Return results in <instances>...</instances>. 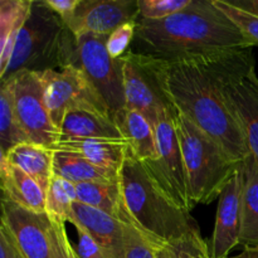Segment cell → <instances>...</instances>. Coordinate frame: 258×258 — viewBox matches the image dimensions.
I'll list each match as a JSON object with an SVG mask.
<instances>
[{
    "instance_id": "obj_3",
    "label": "cell",
    "mask_w": 258,
    "mask_h": 258,
    "mask_svg": "<svg viewBox=\"0 0 258 258\" xmlns=\"http://www.w3.org/2000/svg\"><path fill=\"white\" fill-rule=\"evenodd\" d=\"M120 185L125 224L134 227L155 248L203 238L190 212L175 203L131 154L120 171Z\"/></svg>"
},
{
    "instance_id": "obj_27",
    "label": "cell",
    "mask_w": 258,
    "mask_h": 258,
    "mask_svg": "<svg viewBox=\"0 0 258 258\" xmlns=\"http://www.w3.org/2000/svg\"><path fill=\"white\" fill-rule=\"evenodd\" d=\"M216 7L224 13L229 20L234 23L241 30L252 47H258V15L246 9L237 7L232 2L226 0H213Z\"/></svg>"
},
{
    "instance_id": "obj_22",
    "label": "cell",
    "mask_w": 258,
    "mask_h": 258,
    "mask_svg": "<svg viewBox=\"0 0 258 258\" xmlns=\"http://www.w3.org/2000/svg\"><path fill=\"white\" fill-rule=\"evenodd\" d=\"M33 0H2L0 2V77L5 73L18 35L32 10Z\"/></svg>"
},
{
    "instance_id": "obj_24",
    "label": "cell",
    "mask_w": 258,
    "mask_h": 258,
    "mask_svg": "<svg viewBox=\"0 0 258 258\" xmlns=\"http://www.w3.org/2000/svg\"><path fill=\"white\" fill-rule=\"evenodd\" d=\"M77 202L98 209L125 224L126 211L120 183H82L76 185Z\"/></svg>"
},
{
    "instance_id": "obj_25",
    "label": "cell",
    "mask_w": 258,
    "mask_h": 258,
    "mask_svg": "<svg viewBox=\"0 0 258 258\" xmlns=\"http://www.w3.org/2000/svg\"><path fill=\"white\" fill-rule=\"evenodd\" d=\"M30 143L17 116L13 80L0 86V154H8L20 144Z\"/></svg>"
},
{
    "instance_id": "obj_26",
    "label": "cell",
    "mask_w": 258,
    "mask_h": 258,
    "mask_svg": "<svg viewBox=\"0 0 258 258\" xmlns=\"http://www.w3.org/2000/svg\"><path fill=\"white\" fill-rule=\"evenodd\" d=\"M77 202L76 184L53 175L47 190V214L62 222H71L73 218V206Z\"/></svg>"
},
{
    "instance_id": "obj_7",
    "label": "cell",
    "mask_w": 258,
    "mask_h": 258,
    "mask_svg": "<svg viewBox=\"0 0 258 258\" xmlns=\"http://www.w3.org/2000/svg\"><path fill=\"white\" fill-rule=\"evenodd\" d=\"M122 59L125 110L139 111L155 125L161 115L175 110L164 91L155 57L128 50Z\"/></svg>"
},
{
    "instance_id": "obj_2",
    "label": "cell",
    "mask_w": 258,
    "mask_h": 258,
    "mask_svg": "<svg viewBox=\"0 0 258 258\" xmlns=\"http://www.w3.org/2000/svg\"><path fill=\"white\" fill-rule=\"evenodd\" d=\"M136 39L145 53L161 59L253 48L213 0H191L188 8L161 20L139 18Z\"/></svg>"
},
{
    "instance_id": "obj_38",
    "label": "cell",
    "mask_w": 258,
    "mask_h": 258,
    "mask_svg": "<svg viewBox=\"0 0 258 258\" xmlns=\"http://www.w3.org/2000/svg\"><path fill=\"white\" fill-rule=\"evenodd\" d=\"M228 258H258V247H244L243 251Z\"/></svg>"
},
{
    "instance_id": "obj_19",
    "label": "cell",
    "mask_w": 258,
    "mask_h": 258,
    "mask_svg": "<svg viewBox=\"0 0 258 258\" xmlns=\"http://www.w3.org/2000/svg\"><path fill=\"white\" fill-rule=\"evenodd\" d=\"M116 123L128 143L131 156L141 163H149L159 158L155 128L143 113L125 110L116 118Z\"/></svg>"
},
{
    "instance_id": "obj_10",
    "label": "cell",
    "mask_w": 258,
    "mask_h": 258,
    "mask_svg": "<svg viewBox=\"0 0 258 258\" xmlns=\"http://www.w3.org/2000/svg\"><path fill=\"white\" fill-rule=\"evenodd\" d=\"M10 80L14 86L15 111L23 130L30 143L50 149L59 141L60 133L45 105L42 77L39 73L20 72Z\"/></svg>"
},
{
    "instance_id": "obj_35",
    "label": "cell",
    "mask_w": 258,
    "mask_h": 258,
    "mask_svg": "<svg viewBox=\"0 0 258 258\" xmlns=\"http://www.w3.org/2000/svg\"><path fill=\"white\" fill-rule=\"evenodd\" d=\"M0 252L2 258H23L13 242L9 232L3 224L0 226Z\"/></svg>"
},
{
    "instance_id": "obj_8",
    "label": "cell",
    "mask_w": 258,
    "mask_h": 258,
    "mask_svg": "<svg viewBox=\"0 0 258 258\" xmlns=\"http://www.w3.org/2000/svg\"><path fill=\"white\" fill-rule=\"evenodd\" d=\"M39 75L44 86L45 105L58 130L66 112L72 108H90L111 117L105 101L78 66H67Z\"/></svg>"
},
{
    "instance_id": "obj_36",
    "label": "cell",
    "mask_w": 258,
    "mask_h": 258,
    "mask_svg": "<svg viewBox=\"0 0 258 258\" xmlns=\"http://www.w3.org/2000/svg\"><path fill=\"white\" fill-rule=\"evenodd\" d=\"M236 4L237 7L246 9L248 12L253 13V14L258 15V0H239V2H232Z\"/></svg>"
},
{
    "instance_id": "obj_15",
    "label": "cell",
    "mask_w": 258,
    "mask_h": 258,
    "mask_svg": "<svg viewBox=\"0 0 258 258\" xmlns=\"http://www.w3.org/2000/svg\"><path fill=\"white\" fill-rule=\"evenodd\" d=\"M93 237L106 258H125V224L118 219L76 202L73 218Z\"/></svg>"
},
{
    "instance_id": "obj_17",
    "label": "cell",
    "mask_w": 258,
    "mask_h": 258,
    "mask_svg": "<svg viewBox=\"0 0 258 258\" xmlns=\"http://www.w3.org/2000/svg\"><path fill=\"white\" fill-rule=\"evenodd\" d=\"M3 199L37 213H47V193L28 174L13 166L7 156H0Z\"/></svg>"
},
{
    "instance_id": "obj_6",
    "label": "cell",
    "mask_w": 258,
    "mask_h": 258,
    "mask_svg": "<svg viewBox=\"0 0 258 258\" xmlns=\"http://www.w3.org/2000/svg\"><path fill=\"white\" fill-rule=\"evenodd\" d=\"M77 39L78 67L107 105L113 121L125 111L123 59H115L108 53L107 35L87 33Z\"/></svg>"
},
{
    "instance_id": "obj_31",
    "label": "cell",
    "mask_w": 258,
    "mask_h": 258,
    "mask_svg": "<svg viewBox=\"0 0 258 258\" xmlns=\"http://www.w3.org/2000/svg\"><path fill=\"white\" fill-rule=\"evenodd\" d=\"M156 249L134 227L125 224V258H155Z\"/></svg>"
},
{
    "instance_id": "obj_11",
    "label": "cell",
    "mask_w": 258,
    "mask_h": 258,
    "mask_svg": "<svg viewBox=\"0 0 258 258\" xmlns=\"http://www.w3.org/2000/svg\"><path fill=\"white\" fill-rule=\"evenodd\" d=\"M2 207V224L8 229L22 257L50 258V217L5 199H3Z\"/></svg>"
},
{
    "instance_id": "obj_23",
    "label": "cell",
    "mask_w": 258,
    "mask_h": 258,
    "mask_svg": "<svg viewBox=\"0 0 258 258\" xmlns=\"http://www.w3.org/2000/svg\"><path fill=\"white\" fill-rule=\"evenodd\" d=\"M8 161L32 176L47 193L53 178L54 151L45 146L33 143H24L15 146L8 154Z\"/></svg>"
},
{
    "instance_id": "obj_37",
    "label": "cell",
    "mask_w": 258,
    "mask_h": 258,
    "mask_svg": "<svg viewBox=\"0 0 258 258\" xmlns=\"http://www.w3.org/2000/svg\"><path fill=\"white\" fill-rule=\"evenodd\" d=\"M155 258H176L175 248L171 246L161 247V248L156 249Z\"/></svg>"
},
{
    "instance_id": "obj_12",
    "label": "cell",
    "mask_w": 258,
    "mask_h": 258,
    "mask_svg": "<svg viewBox=\"0 0 258 258\" xmlns=\"http://www.w3.org/2000/svg\"><path fill=\"white\" fill-rule=\"evenodd\" d=\"M138 19V0H81L66 24L76 38L87 33L108 37L123 23Z\"/></svg>"
},
{
    "instance_id": "obj_16",
    "label": "cell",
    "mask_w": 258,
    "mask_h": 258,
    "mask_svg": "<svg viewBox=\"0 0 258 258\" xmlns=\"http://www.w3.org/2000/svg\"><path fill=\"white\" fill-rule=\"evenodd\" d=\"M59 141L85 139L126 140L116 121L90 108H72L66 112L59 127Z\"/></svg>"
},
{
    "instance_id": "obj_18",
    "label": "cell",
    "mask_w": 258,
    "mask_h": 258,
    "mask_svg": "<svg viewBox=\"0 0 258 258\" xmlns=\"http://www.w3.org/2000/svg\"><path fill=\"white\" fill-rule=\"evenodd\" d=\"M53 151H71L82 155L95 165L120 173L130 155V146L126 140L110 139H85V140L58 141Z\"/></svg>"
},
{
    "instance_id": "obj_30",
    "label": "cell",
    "mask_w": 258,
    "mask_h": 258,
    "mask_svg": "<svg viewBox=\"0 0 258 258\" xmlns=\"http://www.w3.org/2000/svg\"><path fill=\"white\" fill-rule=\"evenodd\" d=\"M50 258H80L66 231L64 222L50 217Z\"/></svg>"
},
{
    "instance_id": "obj_33",
    "label": "cell",
    "mask_w": 258,
    "mask_h": 258,
    "mask_svg": "<svg viewBox=\"0 0 258 258\" xmlns=\"http://www.w3.org/2000/svg\"><path fill=\"white\" fill-rule=\"evenodd\" d=\"M176 258H211L209 246L203 238L198 241H189L174 247Z\"/></svg>"
},
{
    "instance_id": "obj_28",
    "label": "cell",
    "mask_w": 258,
    "mask_h": 258,
    "mask_svg": "<svg viewBox=\"0 0 258 258\" xmlns=\"http://www.w3.org/2000/svg\"><path fill=\"white\" fill-rule=\"evenodd\" d=\"M191 0H138L139 18L161 20L181 12L190 5Z\"/></svg>"
},
{
    "instance_id": "obj_5",
    "label": "cell",
    "mask_w": 258,
    "mask_h": 258,
    "mask_svg": "<svg viewBox=\"0 0 258 258\" xmlns=\"http://www.w3.org/2000/svg\"><path fill=\"white\" fill-rule=\"evenodd\" d=\"M175 122L191 206L211 204L242 163L185 116L176 112Z\"/></svg>"
},
{
    "instance_id": "obj_9",
    "label": "cell",
    "mask_w": 258,
    "mask_h": 258,
    "mask_svg": "<svg viewBox=\"0 0 258 258\" xmlns=\"http://www.w3.org/2000/svg\"><path fill=\"white\" fill-rule=\"evenodd\" d=\"M175 117L176 111L173 110L161 115L156 121L154 128L159 158L143 164L153 178L160 184L161 188L171 197V199L190 212L193 206L189 199L185 166L179 143Z\"/></svg>"
},
{
    "instance_id": "obj_13",
    "label": "cell",
    "mask_w": 258,
    "mask_h": 258,
    "mask_svg": "<svg viewBox=\"0 0 258 258\" xmlns=\"http://www.w3.org/2000/svg\"><path fill=\"white\" fill-rule=\"evenodd\" d=\"M242 194H243V173L242 168H239L237 173L229 179L219 197L216 226L209 246L211 258H228L232 249L239 244Z\"/></svg>"
},
{
    "instance_id": "obj_14",
    "label": "cell",
    "mask_w": 258,
    "mask_h": 258,
    "mask_svg": "<svg viewBox=\"0 0 258 258\" xmlns=\"http://www.w3.org/2000/svg\"><path fill=\"white\" fill-rule=\"evenodd\" d=\"M224 96L236 117L249 155L258 163V76L256 68L224 87Z\"/></svg>"
},
{
    "instance_id": "obj_32",
    "label": "cell",
    "mask_w": 258,
    "mask_h": 258,
    "mask_svg": "<svg viewBox=\"0 0 258 258\" xmlns=\"http://www.w3.org/2000/svg\"><path fill=\"white\" fill-rule=\"evenodd\" d=\"M77 231L78 242L76 246V251L80 258H106L102 249L97 244V242L93 239V237L88 233L87 229L81 226L78 222H70Z\"/></svg>"
},
{
    "instance_id": "obj_4",
    "label": "cell",
    "mask_w": 258,
    "mask_h": 258,
    "mask_svg": "<svg viewBox=\"0 0 258 258\" xmlns=\"http://www.w3.org/2000/svg\"><path fill=\"white\" fill-rule=\"evenodd\" d=\"M77 64V39L73 33L44 0H33L29 17L18 35L12 59L0 81L20 72L43 73Z\"/></svg>"
},
{
    "instance_id": "obj_21",
    "label": "cell",
    "mask_w": 258,
    "mask_h": 258,
    "mask_svg": "<svg viewBox=\"0 0 258 258\" xmlns=\"http://www.w3.org/2000/svg\"><path fill=\"white\" fill-rule=\"evenodd\" d=\"M243 194L239 244L258 247V163L251 155L242 161Z\"/></svg>"
},
{
    "instance_id": "obj_29",
    "label": "cell",
    "mask_w": 258,
    "mask_h": 258,
    "mask_svg": "<svg viewBox=\"0 0 258 258\" xmlns=\"http://www.w3.org/2000/svg\"><path fill=\"white\" fill-rule=\"evenodd\" d=\"M136 29L138 20H130L123 23L108 35L106 47L111 57L118 59L128 52V45L133 42L134 37H136Z\"/></svg>"
},
{
    "instance_id": "obj_20",
    "label": "cell",
    "mask_w": 258,
    "mask_h": 258,
    "mask_svg": "<svg viewBox=\"0 0 258 258\" xmlns=\"http://www.w3.org/2000/svg\"><path fill=\"white\" fill-rule=\"evenodd\" d=\"M53 175L73 184L120 183V173L95 165L82 155L71 151H54Z\"/></svg>"
},
{
    "instance_id": "obj_1",
    "label": "cell",
    "mask_w": 258,
    "mask_h": 258,
    "mask_svg": "<svg viewBox=\"0 0 258 258\" xmlns=\"http://www.w3.org/2000/svg\"><path fill=\"white\" fill-rule=\"evenodd\" d=\"M252 49L176 59L155 57L164 91L176 112L196 123L241 163L248 158L249 151L226 100L224 87L256 68Z\"/></svg>"
},
{
    "instance_id": "obj_34",
    "label": "cell",
    "mask_w": 258,
    "mask_h": 258,
    "mask_svg": "<svg viewBox=\"0 0 258 258\" xmlns=\"http://www.w3.org/2000/svg\"><path fill=\"white\" fill-rule=\"evenodd\" d=\"M45 5L50 10L59 15L64 23H67L75 15L81 0H44Z\"/></svg>"
}]
</instances>
